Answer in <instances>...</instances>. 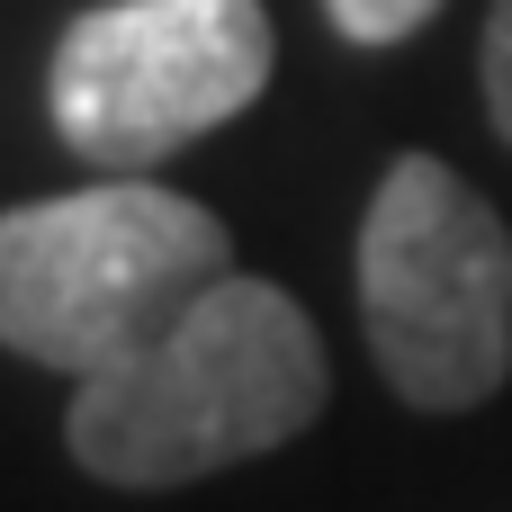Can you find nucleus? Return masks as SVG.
Masks as SVG:
<instances>
[{"label":"nucleus","instance_id":"f257e3e1","mask_svg":"<svg viewBox=\"0 0 512 512\" xmlns=\"http://www.w3.org/2000/svg\"><path fill=\"white\" fill-rule=\"evenodd\" d=\"M324 342L306 306L270 279L225 270L144 351L72 387L63 450L126 495L198 486L216 468L288 450L324 414Z\"/></svg>","mask_w":512,"mask_h":512},{"label":"nucleus","instance_id":"f03ea898","mask_svg":"<svg viewBox=\"0 0 512 512\" xmlns=\"http://www.w3.org/2000/svg\"><path fill=\"white\" fill-rule=\"evenodd\" d=\"M225 270L234 243L198 198L144 171H108L0 216V342L36 369L99 378Z\"/></svg>","mask_w":512,"mask_h":512},{"label":"nucleus","instance_id":"7ed1b4c3","mask_svg":"<svg viewBox=\"0 0 512 512\" xmlns=\"http://www.w3.org/2000/svg\"><path fill=\"white\" fill-rule=\"evenodd\" d=\"M360 324L414 414H468L512 378V234L441 153H396L360 216Z\"/></svg>","mask_w":512,"mask_h":512},{"label":"nucleus","instance_id":"20e7f679","mask_svg":"<svg viewBox=\"0 0 512 512\" xmlns=\"http://www.w3.org/2000/svg\"><path fill=\"white\" fill-rule=\"evenodd\" d=\"M261 0H99L54 36L45 117L90 171H153L270 90Z\"/></svg>","mask_w":512,"mask_h":512},{"label":"nucleus","instance_id":"39448f33","mask_svg":"<svg viewBox=\"0 0 512 512\" xmlns=\"http://www.w3.org/2000/svg\"><path fill=\"white\" fill-rule=\"evenodd\" d=\"M432 9L441 0H324V18H333L342 45H405V36L432 27Z\"/></svg>","mask_w":512,"mask_h":512},{"label":"nucleus","instance_id":"423d86ee","mask_svg":"<svg viewBox=\"0 0 512 512\" xmlns=\"http://www.w3.org/2000/svg\"><path fill=\"white\" fill-rule=\"evenodd\" d=\"M477 72H486V117H495V135L512 144V0H495V9H486Z\"/></svg>","mask_w":512,"mask_h":512}]
</instances>
